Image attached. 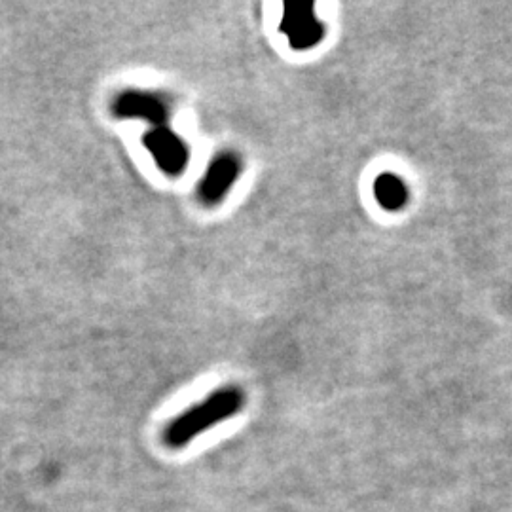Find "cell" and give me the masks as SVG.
Masks as SVG:
<instances>
[{
  "label": "cell",
  "mask_w": 512,
  "mask_h": 512,
  "mask_svg": "<svg viewBox=\"0 0 512 512\" xmlns=\"http://www.w3.org/2000/svg\"><path fill=\"white\" fill-rule=\"evenodd\" d=\"M110 109L116 118H137L158 128L165 126V122L169 120L171 103L162 93L150 90H124L112 99Z\"/></svg>",
  "instance_id": "obj_2"
},
{
  "label": "cell",
  "mask_w": 512,
  "mask_h": 512,
  "mask_svg": "<svg viewBox=\"0 0 512 512\" xmlns=\"http://www.w3.org/2000/svg\"><path fill=\"white\" fill-rule=\"evenodd\" d=\"M143 143L156 165L169 177L183 175L190 162V148L183 137L167 126H158L145 133Z\"/></svg>",
  "instance_id": "obj_4"
},
{
  "label": "cell",
  "mask_w": 512,
  "mask_h": 512,
  "mask_svg": "<svg viewBox=\"0 0 512 512\" xmlns=\"http://www.w3.org/2000/svg\"><path fill=\"white\" fill-rule=\"evenodd\" d=\"M239 173H241V160L238 154L230 150L220 152L219 156L213 158V162L209 164L200 181V188H198L200 202L207 207H213L222 202L228 190L238 181Z\"/></svg>",
  "instance_id": "obj_5"
},
{
  "label": "cell",
  "mask_w": 512,
  "mask_h": 512,
  "mask_svg": "<svg viewBox=\"0 0 512 512\" xmlns=\"http://www.w3.org/2000/svg\"><path fill=\"white\" fill-rule=\"evenodd\" d=\"M245 404V393L238 385H226L213 391L202 403L190 406L179 414L173 421L167 423L164 429L165 446L169 450L186 448L192 440L207 433L222 421L230 420L236 416Z\"/></svg>",
  "instance_id": "obj_1"
},
{
  "label": "cell",
  "mask_w": 512,
  "mask_h": 512,
  "mask_svg": "<svg viewBox=\"0 0 512 512\" xmlns=\"http://www.w3.org/2000/svg\"><path fill=\"white\" fill-rule=\"evenodd\" d=\"M374 194H376L378 203L385 207V209H389V211L401 209L404 203H406V196H408L403 181L399 177H395V175H389V173L380 175L376 179Z\"/></svg>",
  "instance_id": "obj_6"
},
{
  "label": "cell",
  "mask_w": 512,
  "mask_h": 512,
  "mask_svg": "<svg viewBox=\"0 0 512 512\" xmlns=\"http://www.w3.org/2000/svg\"><path fill=\"white\" fill-rule=\"evenodd\" d=\"M281 33L289 38L294 50H310L325 38V25L315 16L311 2H287Z\"/></svg>",
  "instance_id": "obj_3"
}]
</instances>
